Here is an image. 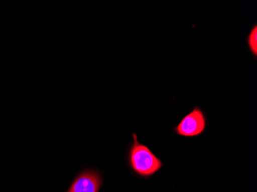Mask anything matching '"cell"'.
<instances>
[{
    "label": "cell",
    "mask_w": 257,
    "mask_h": 192,
    "mask_svg": "<svg viewBox=\"0 0 257 192\" xmlns=\"http://www.w3.org/2000/svg\"><path fill=\"white\" fill-rule=\"evenodd\" d=\"M134 143L128 152V161L134 171L142 176H150L161 168V160L151 150L139 142L137 135L133 134Z\"/></svg>",
    "instance_id": "obj_1"
},
{
    "label": "cell",
    "mask_w": 257,
    "mask_h": 192,
    "mask_svg": "<svg viewBox=\"0 0 257 192\" xmlns=\"http://www.w3.org/2000/svg\"><path fill=\"white\" fill-rule=\"evenodd\" d=\"M206 117L198 106L186 115L175 128V132L185 137H194L200 135L206 128Z\"/></svg>",
    "instance_id": "obj_2"
},
{
    "label": "cell",
    "mask_w": 257,
    "mask_h": 192,
    "mask_svg": "<svg viewBox=\"0 0 257 192\" xmlns=\"http://www.w3.org/2000/svg\"><path fill=\"white\" fill-rule=\"evenodd\" d=\"M100 184V177L96 171H86L75 180L69 192H98Z\"/></svg>",
    "instance_id": "obj_3"
},
{
    "label": "cell",
    "mask_w": 257,
    "mask_h": 192,
    "mask_svg": "<svg viewBox=\"0 0 257 192\" xmlns=\"http://www.w3.org/2000/svg\"><path fill=\"white\" fill-rule=\"evenodd\" d=\"M246 43H247L248 48L251 54L254 56V58L257 57V25L252 27L249 31V34L246 37Z\"/></svg>",
    "instance_id": "obj_4"
}]
</instances>
